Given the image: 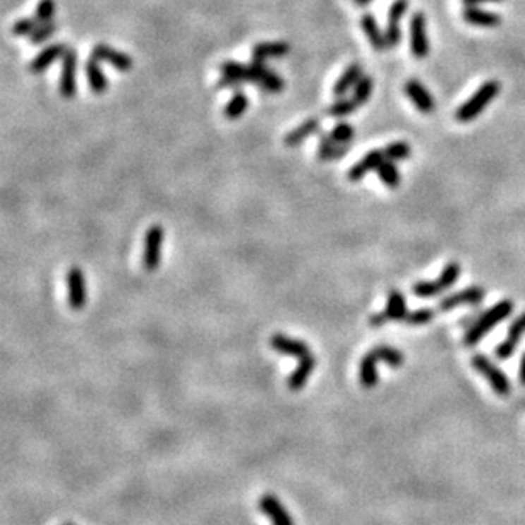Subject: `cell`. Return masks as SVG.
Listing matches in <instances>:
<instances>
[{
	"label": "cell",
	"mask_w": 525,
	"mask_h": 525,
	"mask_svg": "<svg viewBox=\"0 0 525 525\" xmlns=\"http://www.w3.org/2000/svg\"><path fill=\"white\" fill-rule=\"evenodd\" d=\"M219 72H222L224 77L239 78V80L243 83H255V85L264 89L267 94L282 92V89H284L286 85L284 80H282L274 70H269L264 61L253 60V58L252 64L248 65L231 60L223 61V64L219 65Z\"/></svg>",
	"instance_id": "obj_1"
},
{
	"label": "cell",
	"mask_w": 525,
	"mask_h": 525,
	"mask_svg": "<svg viewBox=\"0 0 525 525\" xmlns=\"http://www.w3.org/2000/svg\"><path fill=\"white\" fill-rule=\"evenodd\" d=\"M512 311H514V303L508 301V299L497 303L493 308H490L488 311H485V313L479 316V320L473 323V327L466 332L464 335L466 347H473V345L479 344V342L483 340V337H485L490 330H493L500 322L507 320L508 316L512 315Z\"/></svg>",
	"instance_id": "obj_2"
},
{
	"label": "cell",
	"mask_w": 525,
	"mask_h": 525,
	"mask_svg": "<svg viewBox=\"0 0 525 525\" xmlns=\"http://www.w3.org/2000/svg\"><path fill=\"white\" fill-rule=\"evenodd\" d=\"M500 92V82L497 80H488L483 83L481 87L474 92L471 97L466 101L459 109L456 111V119L459 123H471L473 119H476L483 111L486 109L490 102L495 101Z\"/></svg>",
	"instance_id": "obj_3"
},
{
	"label": "cell",
	"mask_w": 525,
	"mask_h": 525,
	"mask_svg": "<svg viewBox=\"0 0 525 525\" xmlns=\"http://www.w3.org/2000/svg\"><path fill=\"white\" fill-rule=\"evenodd\" d=\"M461 276V265L457 262H449L445 265L442 274L437 281H420L414 286V294L416 298H433V296H439L444 291H447L449 287L454 286V282L457 281Z\"/></svg>",
	"instance_id": "obj_4"
},
{
	"label": "cell",
	"mask_w": 525,
	"mask_h": 525,
	"mask_svg": "<svg viewBox=\"0 0 525 525\" xmlns=\"http://www.w3.org/2000/svg\"><path fill=\"white\" fill-rule=\"evenodd\" d=\"M471 362H473V368L479 370V373L485 376V379L490 382L491 387H493V391L498 394V397H508V394L512 393V385H510V381H508L507 374L503 373L502 369H498L497 366L488 359V357L478 354V356L473 357V361Z\"/></svg>",
	"instance_id": "obj_5"
},
{
	"label": "cell",
	"mask_w": 525,
	"mask_h": 525,
	"mask_svg": "<svg viewBox=\"0 0 525 525\" xmlns=\"http://www.w3.org/2000/svg\"><path fill=\"white\" fill-rule=\"evenodd\" d=\"M410 48L411 55L416 60H423L430 52L427 36V19H425L423 12H415L410 19Z\"/></svg>",
	"instance_id": "obj_6"
},
{
	"label": "cell",
	"mask_w": 525,
	"mask_h": 525,
	"mask_svg": "<svg viewBox=\"0 0 525 525\" xmlns=\"http://www.w3.org/2000/svg\"><path fill=\"white\" fill-rule=\"evenodd\" d=\"M165 231L160 224H153L148 228L145 235V247H143V267L148 272H153L160 264L162 243H164Z\"/></svg>",
	"instance_id": "obj_7"
},
{
	"label": "cell",
	"mask_w": 525,
	"mask_h": 525,
	"mask_svg": "<svg viewBox=\"0 0 525 525\" xmlns=\"http://www.w3.org/2000/svg\"><path fill=\"white\" fill-rule=\"evenodd\" d=\"M77 52L73 48L66 49L60 75V94L64 99H73L77 94Z\"/></svg>",
	"instance_id": "obj_8"
},
{
	"label": "cell",
	"mask_w": 525,
	"mask_h": 525,
	"mask_svg": "<svg viewBox=\"0 0 525 525\" xmlns=\"http://www.w3.org/2000/svg\"><path fill=\"white\" fill-rule=\"evenodd\" d=\"M66 289H68V304L72 310H82L87 303V284L82 269L72 267L66 272Z\"/></svg>",
	"instance_id": "obj_9"
},
{
	"label": "cell",
	"mask_w": 525,
	"mask_h": 525,
	"mask_svg": "<svg viewBox=\"0 0 525 525\" xmlns=\"http://www.w3.org/2000/svg\"><path fill=\"white\" fill-rule=\"evenodd\" d=\"M408 0H394L390 7V14H387V24H386V43L387 48H397L402 41V29H399V20L406 14Z\"/></svg>",
	"instance_id": "obj_10"
},
{
	"label": "cell",
	"mask_w": 525,
	"mask_h": 525,
	"mask_svg": "<svg viewBox=\"0 0 525 525\" xmlns=\"http://www.w3.org/2000/svg\"><path fill=\"white\" fill-rule=\"evenodd\" d=\"M485 289L479 286H471L466 287V289L459 291V293H454L445 296L442 301L439 303V310L442 313H447V311H452L454 308L462 306V304H479L485 299Z\"/></svg>",
	"instance_id": "obj_11"
},
{
	"label": "cell",
	"mask_w": 525,
	"mask_h": 525,
	"mask_svg": "<svg viewBox=\"0 0 525 525\" xmlns=\"http://www.w3.org/2000/svg\"><path fill=\"white\" fill-rule=\"evenodd\" d=\"M258 508L272 522V525H294L293 517L289 515L286 507L279 502L276 495H262L260 500H258Z\"/></svg>",
	"instance_id": "obj_12"
},
{
	"label": "cell",
	"mask_w": 525,
	"mask_h": 525,
	"mask_svg": "<svg viewBox=\"0 0 525 525\" xmlns=\"http://www.w3.org/2000/svg\"><path fill=\"white\" fill-rule=\"evenodd\" d=\"M92 56L95 60L102 61V64L111 65L112 68L119 70V72H129L133 68V58L126 53L119 52V49L107 47V44H97L92 49Z\"/></svg>",
	"instance_id": "obj_13"
},
{
	"label": "cell",
	"mask_w": 525,
	"mask_h": 525,
	"mask_svg": "<svg viewBox=\"0 0 525 525\" xmlns=\"http://www.w3.org/2000/svg\"><path fill=\"white\" fill-rule=\"evenodd\" d=\"M270 347L276 350L277 354L282 356H291V357H301L310 356V347L301 340L291 339V337L284 335V333H276V335L270 337Z\"/></svg>",
	"instance_id": "obj_14"
},
{
	"label": "cell",
	"mask_w": 525,
	"mask_h": 525,
	"mask_svg": "<svg viewBox=\"0 0 525 525\" xmlns=\"http://www.w3.org/2000/svg\"><path fill=\"white\" fill-rule=\"evenodd\" d=\"M66 49H68V48H66L64 43H56V44H52V47L44 48L43 52L37 53V55L32 58L31 64H29V66H28L29 73H32V75L43 73L44 70H48L49 66L55 64L58 58L65 56Z\"/></svg>",
	"instance_id": "obj_15"
},
{
	"label": "cell",
	"mask_w": 525,
	"mask_h": 525,
	"mask_svg": "<svg viewBox=\"0 0 525 525\" xmlns=\"http://www.w3.org/2000/svg\"><path fill=\"white\" fill-rule=\"evenodd\" d=\"M405 94L411 99V102L415 104V107L423 114H430L435 109V101L427 90V87L418 80H408L405 83Z\"/></svg>",
	"instance_id": "obj_16"
},
{
	"label": "cell",
	"mask_w": 525,
	"mask_h": 525,
	"mask_svg": "<svg viewBox=\"0 0 525 525\" xmlns=\"http://www.w3.org/2000/svg\"><path fill=\"white\" fill-rule=\"evenodd\" d=\"M385 153H382V150H373V152H369L368 155H364L361 158L359 162H357L356 165H352L349 169V181L350 182H359L362 181V179L368 175L370 170H378V167L385 162Z\"/></svg>",
	"instance_id": "obj_17"
},
{
	"label": "cell",
	"mask_w": 525,
	"mask_h": 525,
	"mask_svg": "<svg viewBox=\"0 0 525 525\" xmlns=\"http://www.w3.org/2000/svg\"><path fill=\"white\" fill-rule=\"evenodd\" d=\"M524 332H525V323H524L522 316H520V318H517L515 322L510 325V328H508L507 339L503 340L502 344H498V347L495 349V354H497L498 359H508V357L514 356L517 345H519L520 340H522Z\"/></svg>",
	"instance_id": "obj_18"
},
{
	"label": "cell",
	"mask_w": 525,
	"mask_h": 525,
	"mask_svg": "<svg viewBox=\"0 0 525 525\" xmlns=\"http://www.w3.org/2000/svg\"><path fill=\"white\" fill-rule=\"evenodd\" d=\"M462 18L474 28H498L502 24V18L495 12L485 11L478 6H468L462 11Z\"/></svg>",
	"instance_id": "obj_19"
},
{
	"label": "cell",
	"mask_w": 525,
	"mask_h": 525,
	"mask_svg": "<svg viewBox=\"0 0 525 525\" xmlns=\"http://www.w3.org/2000/svg\"><path fill=\"white\" fill-rule=\"evenodd\" d=\"M316 369V357L315 356H306L301 357L296 366V369L291 373V376L287 378V387L291 391H299L303 390V386L306 385V381L310 379L313 370Z\"/></svg>",
	"instance_id": "obj_20"
},
{
	"label": "cell",
	"mask_w": 525,
	"mask_h": 525,
	"mask_svg": "<svg viewBox=\"0 0 525 525\" xmlns=\"http://www.w3.org/2000/svg\"><path fill=\"white\" fill-rule=\"evenodd\" d=\"M361 26H362V31H364V35L368 36L370 47H373L379 53L385 52V49L387 48L386 36H385V32H381V28H379L376 18H374L373 14H369V12H368V14L362 16Z\"/></svg>",
	"instance_id": "obj_21"
},
{
	"label": "cell",
	"mask_w": 525,
	"mask_h": 525,
	"mask_svg": "<svg viewBox=\"0 0 525 525\" xmlns=\"http://www.w3.org/2000/svg\"><path fill=\"white\" fill-rule=\"evenodd\" d=\"M320 133V119L318 118H310L304 121L303 124H299L298 128H294L293 131H289L284 136V145L289 148L298 147L299 143H303L304 140H308L310 136Z\"/></svg>",
	"instance_id": "obj_22"
},
{
	"label": "cell",
	"mask_w": 525,
	"mask_h": 525,
	"mask_svg": "<svg viewBox=\"0 0 525 525\" xmlns=\"http://www.w3.org/2000/svg\"><path fill=\"white\" fill-rule=\"evenodd\" d=\"M408 313H410V311H408L405 296H403L402 291H398V289L390 291V294H387L386 310H385L387 322H390V320L391 322H405Z\"/></svg>",
	"instance_id": "obj_23"
},
{
	"label": "cell",
	"mask_w": 525,
	"mask_h": 525,
	"mask_svg": "<svg viewBox=\"0 0 525 525\" xmlns=\"http://www.w3.org/2000/svg\"><path fill=\"white\" fill-rule=\"evenodd\" d=\"M362 75L364 73H362L361 64H350L347 68H345V72L340 75L339 80L335 82V85H333V95H335L337 99L344 97L345 94L350 92V89L356 87V83L359 82Z\"/></svg>",
	"instance_id": "obj_24"
},
{
	"label": "cell",
	"mask_w": 525,
	"mask_h": 525,
	"mask_svg": "<svg viewBox=\"0 0 525 525\" xmlns=\"http://www.w3.org/2000/svg\"><path fill=\"white\" fill-rule=\"evenodd\" d=\"M99 64H101V61L95 60L94 56H90L85 64L87 80H89L90 90H92V94L95 95H102L107 90V87H109L106 75H104L101 65Z\"/></svg>",
	"instance_id": "obj_25"
},
{
	"label": "cell",
	"mask_w": 525,
	"mask_h": 525,
	"mask_svg": "<svg viewBox=\"0 0 525 525\" xmlns=\"http://www.w3.org/2000/svg\"><path fill=\"white\" fill-rule=\"evenodd\" d=\"M378 356L374 354V350H369L364 357H362L361 366H359V381L364 387H374L379 381L378 374Z\"/></svg>",
	"instance_id": "obj_26"
},
{
	"label": "cell",
	"mask_w": 525,
	"mask_h": 525,
	"mask_svg": "<svg viewBox=\"0 0 525 525\" xmlns=\"http://www.w3.org/2000/svg\"><path fill=\"white\" fill-rule=\"evenodd\" d=\"M291 52V47L284 41H269V43H258L252 49V58L258 61H265L267 58H281Z\"/></svg>",
	"instance_id": "obj_27"
},
{
	"label": "cell",
	"mask_w": 525,
	"mask_h": 525,
	"mask_svg": "<svg viewBox=\"0 0 525 525\" xmlns=\"http://www.w3.org/2000/svg\"><path fill=\"white\" fill-rule=\"evenodd\" d=\"M350 145H339L330 140L328 133H322L318 141V158L322 162H333L339 160L349 152Z\"/></svg>",
	"instance_id": "obj_28"
},
{
	"label": "cell",
	"mask_w": 525,
	"mask_h": 525,
	"mask_svg": "<svg viewBox=\"0 0 525 525\" xmlns=\"http://www.w3.org/2000/svg\"><path fill=\"white\" fill-rule=\"evenodd\" d=\"M247 109H248V97H247V94L240 92V90H239V92L233 94L230 101L227 102V106H224L223 114H224V118H227V119L236 121V119H240L241 116L245 114V112H247Z\"/></svg>",
	"instance_id": "obj_29"
},
{
	"label": "cell",
	"mask_w": 525,
	"mask_h": 525,
	"mask_svg": "<svg viewBox=\"0 0 525 525\" xmlns=\"http://www.w3.org/2000/svg\"><path fill=\"white\" fill-rule=\"evenodd\" d=\"M373 350L379 361L386 362V364L393 369L402 368L403 362H405V356H403L398 349L390 347V345H378V347H374Z\"/></svg>",
	"instance_id": "obj_30"
},
{
	"label": "cell",
	"mask_w": 525,
	"mask_h": 525,
	"mask_svg": "<svg viewBox=\"0 0 525 525\" xmlns=\"http://www.w3.org/2000/svg\"><path fill=\"white\" fill-rule=\"evenodd\" d=\"M378 175L385 184L390 187V189H397L402 182V177H399V170L397 164L393 160H385L381 165L378 167Z\"/></svg>",
	"instance_id": "obj_31"
},
{
	"label": "cell",
	"mask_w": 525,
	"mask_h": 525,
	"mask_svg": "<svg viewBox=\"0 0 525 525\" xmlns=\"http://www.w3.org/2000/svg\"><path fill=\"white\" fill-rule=\"evenodd\" d=\"M373 89H374V82L369 75H362L359 78V82L356 83L352 92V99L357 102V106H362V104L369 102L370 95H373Z\"/></svg>",
	"instance_id": "obj_32"
},
{
	"label": "cell",
	"mask_w": 525,
	"mask_h": 525,
	"mask_svg": "<svg viewBox=\"0 0 525 525\" xmlns=\"http://www.w3.org/2000/svg\"><path fill=\"white\" fill-rule=\"evenodd\" d=\"M357 107H359V106H357V102L354 101V99L339 97L335 102L328 106L327 114L332 116V118H345V116L356 112Z\"/></svg>",
	"instance_id": "obj_33"
},
{
	"label": "cell",
	"mask_w": 525,
	"mask_h": 525,
	"mask_svg": "<svg viewBox=\"0 0 525 525\" xmlns=\"http://www.w3.org/2000/svg\"><path fill=\"white\" fill-rule=\"evenodd\" d=\"M382 153H385L386 160H405L411 155V148L410 145L405 143V141H394V143H390L387 147L382 148Z\"/></svg>",
	"instance_id": "obj_34"
},
{
	"label": "cell",
	"mask_w": 525,
	"mask_h": 525,
	"mask_svg": "<svg viewBox=\"0 0 525 525\" xmlns=\"http://www.w3.org/2000/svg\"><path fill=\"white\" fill-rule=\"evenodd\" d=\"M332 141L339 145H350V141L356 138V129L350 126L349 123H339L335 128L328 131Z\"/></svg>",
	"instance_id": "obj_35"
},
{
	"label": "cell",
	"mask_w": 525,
	"mask_h": 525,
	"mask_svg": "<svg viewBox=\"0 0 525 525\" xmlns=\"http://www.w3.org/2000/svg\"><path fill=\"white\" fill-rule=\"evenodd\" d=\"M55 11H56V4L55 0H40L36 6V14L35 18L37 23L41 24H48L53 23V18H55Z\"/></svg>",
	"instance_id": "obj_36"
},
{
	"label": "cell",
	"mask_w": 525,
	"mask_h": 525,
	"mask_svg": "<svg viewBox=\"0 0 525 525\" xmlns=\"http://www.w3.org/2000/svg\"><path fill=\"white\" fill-rule=\"evenodd\" d=\"M56 31H58V24L55 23V20H53V23H48V24H41V26L37 28L31 36H29V43L35 44V47H37V44L47 43L49 37L55 35Z\"/></svg>",
	"instance_id": "obj_37"
},
{
	"label": "cell",
	"mask_w": 525,
	"mask_h": 525,
	"mask_svg": "<svg viewBox=\"0 0 525 525\" xmlns=\"http://www.w3.org/2000/svg\"><path fill=\"white\" fill-rule=\"evenodd\" d=\"M37 28H40V23H37L36 18H23L14 23V26H12V35L18 37H28L31 36Z\"/></svg>",
	"instance_id": "obj_38"
},
{
	"label": "cell",
	"mask_w": 525,
	"mask_h": 525,
	"mask_svg": "<svg viewBox=\"0 0 525 525\" xmlns=\"http://www.w3.org/2000/svg\"><path fill=\"white\" fill-rule=\"evenodd\" d=\"M433 316H435V313H433L430 308H422V310L410 311L406 316L405 323L411 325V327H422V325L430 323L433 320Z\"/></svg>",
	"instance_id": "obj_39"
},
{
	"label": "cell",
	"mask_w": 525,
	"mask_h": 525,
	"mask_svg": "<svg viewBox=\"0 0 525 525\" xmlns=\"http://www.w3.org/2000/svg\"><path fill=\"white\" fill-rule=\"evenodd\" d=\"M240 85H243V82L239 80V78H233V77H224L219 78V82L216 83V87H219V89H239Z\"/></svg>",
	"instance_id": "obj_40"
},
{
	"label": "cell",
	"mask_w": 525,
	"mask_h": 525,
	"mask_svg": "<svg viewBox=\"0 0 525 525\" xmlns=\"http://www.w3.org/2000/svg\"><path fill=\"white\" fill-rule=\"evenodd\" d=\"M369 322H370V327H374V328H378V327H382V325H385V323L387 322V318H386L385 311H382V313H376V315H373V316H370V320H369Z\"/></svg>",
	"instance_id": "obj_41"
},
{
	"label": "cell",
	"mask_w": 525,
	"mask_h": 525,
	"mask_svg": "<svg viewBox=\"0 0 525 525\" xmlns=\"http://www.w3.org/2000/svg\"><path fill=\"white\" fill-rule=\"evenodd\" d=\"M519 382H520V386H524V387H525V352H524V356H522V361H520Z\"/></svg>",
	"instance_id": "obj_42"
},
{
	"label": "cell",
	"mask_w": 525,
	"mask_h": 525,
	"mask_svg": "<svg viewBox=\"0 0 525 525\" xmlns=\"http://www.w3.org/2000/svg\"><path fill=\"white\" fill-rule=\"evenodd\" d=\"M466 6H479V4H486V2H503V0H462Z\"/></svg>",
	"instance_id": "obj_43"
},
{
	"label": "cell",
	"mask_w": 525,
	"mask_h": 525,
	"mask_svg": "<svg viewBox=\"0 0 525 525\" xmlns=\"http://www.w3.org/2000/svg\"><path fill=\"white\" fill-rule=\"evenodd\" d=\"M374 0H354V4L359 7H364V6H369V4H373Z\"/></svg>",
	"instance_id": "obj_44"
},
{
	"label": "cell",
	"mask_w": 525,
	"mask_h": 525,
	"mask_svg": "<svg viewBox=\"0 0 525 525\" xmlns=\"http://www.w3.org/2000/svg\"><path fill=\"white\" fill-rule=\"evenodd\" d=\"M520 316H522V320H524V323H525V313H522Z\"/></svg>",
	"instance_id": "obj_45"
},
{
	"label": "cell",
	"mask_w": 525,
	"mask_h": 525,
	"mask_svg": "<svg viewBox=\"0 0 525 525\" xmlns=\"http://www.w3.org/2000/svg\"><path fill=\"white\" fill-rule=\"evenodd\" d=\"M65 525H72V524H65Z\"/></svg>",
	"instance_id": "obj_46"
}]
</instances>
